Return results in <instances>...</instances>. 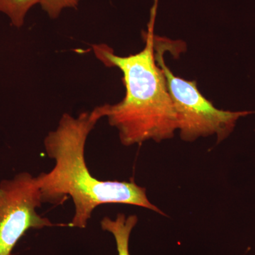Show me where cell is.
Segmentation results:
<instances>
[{"instance_id":"6da1fadb","label":"cell","mask_w":255,"mask_h":255,"mask_svg":"<svg viewBox=\"0 0 255 255\" xmlns=\"http://www.w3.org/2000/svg\"><path fill=\"white\" fill-rule=\"evenodd\" d=\"M105 117V105L78 117L64 114L55 130L45 137L47 155L55 161L49 172L36 179L42 204H63L69 197L75 205V214L69 227L85 228L99 206L128 204L145 208L164 216L149 201L145 188L130 181H103L92 175L87 167L85 150L87 139L96 124Z\"/></svg>"},{"instance_id":"7a4b0ae2","label":"cell","mask_w":255,"mask_h":255,"mask_svg":"<svg viewBox=\"0 0 255 255\" xmlns=\"http://www.w3.org/2000/svg\"><path fill=\"white\" fill-rule=\"evenodd\" d=\"M156 6L152 8L149 29L143 33L145 47L136 54L119 56L105 44L95 45L96 57L109 68L123 73L126 95L115 105H105V117L118 130L125 146L147 140L159 142L172 138L177 130V117L165 78L155 58L153 26Z\"/></svg>"},{"instance_id":"3957f363","label":"cell","mask_w":255,"mask_h":255,"mask_svg":"<svg viewBox=\"0 0 255 255\" xmlns=\"http://www.w3.org/2000/svg\"><path fill=\"white\" fill-rule=\"evenodd\" d=\"M165 48L155 44V58L163 72L177 117V130L184 141L216 135L222 142L234 130L241 117L253 112H231L216 108L198 89L196 81L175 76L164 63Z\"/></svg>"},{"instance_id":"277c9868","label":"cell","mask_w":255,"mask_h":255,"mask_svg":"<svg viewBox=\"0 0 255 255\" xmlns=\"http://www.w3.org/2000/svg\"><path fill=\"white\" fill-rule=\"evenodd\" d=\"M41 204L36 177L28 172L0 182V255H12L15 246L28 230L68 226L54 224L40 216L36 209Z\"/></svg>"},{"instance_id":"5b68a950","label":"cell","mask_w":255,"mask_h":255,"mask_svg":"<svg viewBox=\"0 0 255 255\" xmlns=\"http://www.w3.org/2000/svg\"><path fill=\"white\" fill-rule=\"evenodd\" d=\"M137 221L138 218L136 215L126 216L124 214H119L114 220L106 216L101 221L102 229L112 233L115 238L118 255H130L129 240Z\"/></svg>"},{"instance_id":"8992f818","label":"cell","mask_w":255,"mask_h":255,"mask_svg":"<svg viewBox=\"0 0 255 255\" xmlns=\"http://www.w3.org/2000/svg\"><path fill=\"white\" fill-rule=\"evenodd\" d=\"M39 2L40 0H0V11L9 17L13 26L21 28L28 11Z\"/></svg>"},{"instance_id":"52a82bcc","label":"cell","mask_w":255,"mask_h":255,"mask_svg":"<svg viewBox=\"0 0 255 255\" xmlns=\"http://www.w3.org/2000/svg\"><path fill=\"white\" fill-rule=\"evenodd\" d=\"M80 0H40L42 9L52 18H56L65 8H77Z\"/></svg>"}]
</instances>
